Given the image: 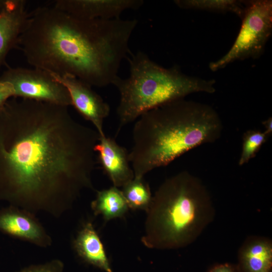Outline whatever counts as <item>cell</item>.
<instances>
[{"mask_svg":"<svg viewBox=\"0 0 272 272\" xmlns=\"http://www.w3.org/2000/svg\"><path fill=\"white\" fill-rule=\"evenodd\" d=\"M99 139L68 107L11 98L0 109V201L60 217L94 189Z\"/></svg>","mask_w":272,"mask_h":272,"instance_id":"6da1fadb","label":"cell"},{"mask_svg":"<svg viewBox=\"0 0 272 272\" xmlns=\"http://www.w3.org/2000/svg\"><path fill=\"white\" fill-rule=\"evenodd\" d=\"M138 23L135 19L83 20L42 6L30 14L18 44L34 67L105 87L113 85L121 62L132 53L129 43Z\"/></svg>","mask_w":272,"mask_h":272,"instance_id":"7a4b0ae2","label":"cell"},{"mask_svg":"<svg viewBox=\"0 0 272 272\" xmlns=\"http://www.w3.org/2000/svg\"><path fill=\"white\" fill-rule=\"evenodd\" d=\"M223 129L222 120L214 108L184 98L144 113L134 124L129 152L134 178H144L189 150L215 142Z\"/></svg>","mask_w":272,"mask_h":272,"instance_id":"3957f363","label":"cell"},{"mask_svg":"<svg viewBox=\"0 0 272 272\" xmlns=\"http://www.w3.org/2000/svg\"><path fill=\"white\" fill-rule=\"evenodd\" d=\"M146 213L142 243L150 249L169 250L193 243L213 222L215 210L201 180L183 171L160 185Z\"/></svg>","mask_w":272,"mask_h":272,"instance_id":"277c9868","label":"cell"},{"mask_svg":"<svg viewBox=\"0 0 272 272\" xmlns=\"http://www.w3.org/2000/svg\"><path fill=\"white\" fill-rule=\"evenodd\" d=\"M127 59L129 76L118 77L113 84L120 95L117 133L123 126L150 110L191 94L216 92L215 80L186 75L177 65L164 67L144 52L131 53Z\"/></svg>","mask_w":272,"mask_h":272,"instance_id":"5b68a950","label":"cell"},{"mask_svg":"<svg viewBox=\"0 0 272 272\" xmlns=\"http://www.w3.org/2000/svg\"><path fill=\"white\" fill-rule=\"evenodd\" d=\"M241 19L235 42L225 55L210 63L211 71H218L237 60L258 58L263 54L272 33V1H245Z\"/></svg>","mask_w":272,"mask_h":272,"instance_id":"8992f818","label":"cell"},{"mask_svg":"<svg viewBox=\"0 0 272 272\" xmlns=\"http://www.w3.org/2000/svg\"><path fill=\"white\" fill-rule=\"evenodd\" d=\"M0 81L10 84L14 98L33 100L68 107L71 100L67 89L48 72L34 67H9Z\"/></svg>","mask_w":272,"mask_h":272,"instance_id":"52a82bcc","label":"cell"},{"mask_svg":"<svg viewBox=\"0 0 272 272\" xmlns=\"http://www.w3.org/2000/svg\"><path fill=\"white\" fill-rule=\"evenodd\" d=\"M52 75L67 89L71 105L93 124L100 137L105 135L103 124L110 113L109 104L92 89L91 86L81 80L71 75Z\"/></svg>","mask_w":272,"mask_h":272,"instance_id":"ba28073f","label":"cell"},{"mask_svg":"<svg viewBox=\"0 0 272 272\" xmlns=\"http://www.w3.org/2000/svg\"><path fill=\"white\" fill-rule=\"evenodd\" d=\"M0 231L42 248L49 247L52 243L35 214L11 205L0 210Z\"/></svg>","mask_w":272,"mask_h":272,"instance_id":"9c48e42d","label":"cell"},{"mask_svg":"<svg viewBox=\"0 0 272 272\" xmlns=\"http://www.w3.org/2000/svg\"><path fill=\"white\" fill-rule=\"evenodd\" d=\"M142 0H57L56 9L77 18L87 20H109L120 18L127 10H137Z\"/></svg>","mask_w":272,"mask_h":272,"instance_id":"30bf717a","label":"cell"},{"mask_svg":"<svg viewBox=\"0 0 272 272\" xmlns=\"http://www.w3.org/2000/svg\"><path fill=\"white\" fill-rule=\"evenodd\" d=\"M98 160L104 172L116 187H122L134 177L129 152L115 140L105 135L100 137L94 148Z\"/></svg>","mask_w":272,"mask_h":272,"instance_id":"8fae6325","label":"cell"},{"mask_svg":"<svg viewBox=\"0 0 272 272\" xmlns=\"http://www.w3.org/2000/svg\"><path fill=\"white\" fill-rule=\"evenodd\" d=\"M23 0H10L0 13V67L11 49L19 43L30 14Z\"/></svg>","mask_w":272,"mask_h":272,"instance_id":"7c38bea8","label":"cell"},{"mask_svg":"<svg viewBox=\"0 0 272 272\" xmlns=\"http://www.w3.org/2000/svg\"><path fill=\"white\" fill-rule=\"evenodd\" d=\"M72 246L76 255L85 263L105 272H113L92 221L82 223L72 240Z\"/></svg>","mask_w":272,"mask_h":272,"instance_id":"4fadbf2b","label":"cell"},{"mask_svg":"<svg viewBox=\"0 0 272 272\" xmlns=\"http://www.w3.org/2000/svg\"><path fill=\"white\" fill-rule=\"evenodd\" d=\"M239 257L245 272H270L271 240L262 236L247 237L239 249Z\"/></svg>","mask_w":272,"mask_h":272,"instance_id":"5bb4252c","label":"cell"},{"mask_svg":"<svg viewBox=\"0 0 272 272\" xmlns=\"http://www.w3.org/2000/svg\"><path fill=\"white\" fill-rule=\"evenodd\" d=\"M91 208L95 216L101 215L106 222L123 217L129 209L121 190L114 186L97 191Z\"/></svg>","mask_w":272,"mask_h":272,"instance_id":"9a60e30c","label":"cell"},{"mask_svg":"<svg viewBox=\"0 0 272 272\" xmlns=\"http://www.w3.org/2000/svg\"><path fill=\"white\" fill-rule=\"evenodd\" d=\"M174 3L183 9L231 12L241 19L243 15L245 5V1L236 0H175Z\"/></svg>","mask_w":272,"mask_h":272,"instance_id":"2e32d148","label":"cell"},{"mask_svg":"<svg viewBox=\"0 0 272 272\" xmlns=\"http://www.w3.org/2000/svg\"><path fill=\"white\" fill-rule=\"evenodd\" d=\"M129 209L133 210L148 209L152 195L149 184L144 178H134L122 187L121 190Z\"/></svg>","mask_w":272,"mask_h":272,"instance_id":"e0dca14e","label":"cell"},{"mask_svg":"<svg viewBox=\"0 0 272 272\" xmlns=\"http://www.w3.org/2000/svg\"><path fill=\"white\" fill-rule=\"evenodd\" d=\"M268 138L264 131L258 130H249L245 132L238 165L242 166L253 158Z\"/></svg>","mask_w":272,"mask_h":272,"instance_id":"ac0fdd59","label":"cell"},{"mask_svg":"<svg viewBox=\"0 0 272 272\" xmlns=\"http://www.w3.org/2000/svg\"><path fill=\"white\" fill-rule=\"evenodd\" d=\"M64 265L60 259H53L43 263L31 264L17 272H64Z\"/></svg>","mask_w":272,"mask_h":272,"instance_id":"d6986e66","label":"cell"},{"mask_svg":"<svg viewBox=\"0 0 272 272\" xmlns=\"http://www.w3.org/2000/svg\"><path fill=\"white\" fill-rule=\"evenodd\" d=\"M14 91L12 86L0 81V109L11 98H14Z\"/></svg>","mask_w":272,"mask_h":272,"instance_id":"ffe728a7","label":"cell"},{"mask_svg":"<svg viewBox=\"0 0 272 272\" xmlns=\"http://www.w3.org/2000/svg\"><path fill=\"white\" fill-rule=\"evenodd\" d=\"M209 272H235V271L231 265L225 263L214 266Z\"/></svg>","mask_w":272,"mask_h":272,"instance_id":"44dd1931","label":"cell"},{"mask_svg":"<svg viewBox=\"0 0 272 272\" xmlns=\"http://www.w3.org/2000/svg\"><path fill=\"white\" fill-rule=\"evenodd\" d=\"M264 126V133L269 137L272 133V118L271 117L264 120L262 122Z\"/></svg>","mask_w":272,"mask_h":272,"instance_id":"7402d4cb","label":"cell"},{"mask_svg":"<svg viewBox=\"0 0 272 272\" xmlns=\"http://www.w3.org/2000/svg\"><path fill=\"white\" fill-rule=\"evenodd\" d=\"M10 0H0V13L7 6Z\"/></svg>","mask_w":272,"mask_h":272,"instance_id":"603a6c76","label":"cell"}]
</instances>
